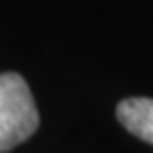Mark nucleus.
Returning a JSON list of instances; mask_svg holds the SVG:
<instances>
[{"instance_id": "1", "label": "nucleus", "mask_w": 153, "mask_h": 153, "mask_svg": "<svg viewBox=\"0 0 153 153\" xmlns=\"http://www.w3.org/2000/svg\"><path fill=\"white\" fill-rule=\"evenodd\" d=\"M39 126L37 105L19 73H0V151L19 146Z\"/></svg>"}, {"instance_id": "2", "label": "nucleus", "mask_w": 153, "mask_h": 153, "mask_svg": "<svg viewBox=\"0 0 153 153\" xmlns=\"http://www.w3.org/2000/svg\"><path fill=\"white\" fill-rule=\"evenodd\" d=\"M117 117L128 133L153 144V98H126L119 103Z\"/></svg>"}]
</instances>
